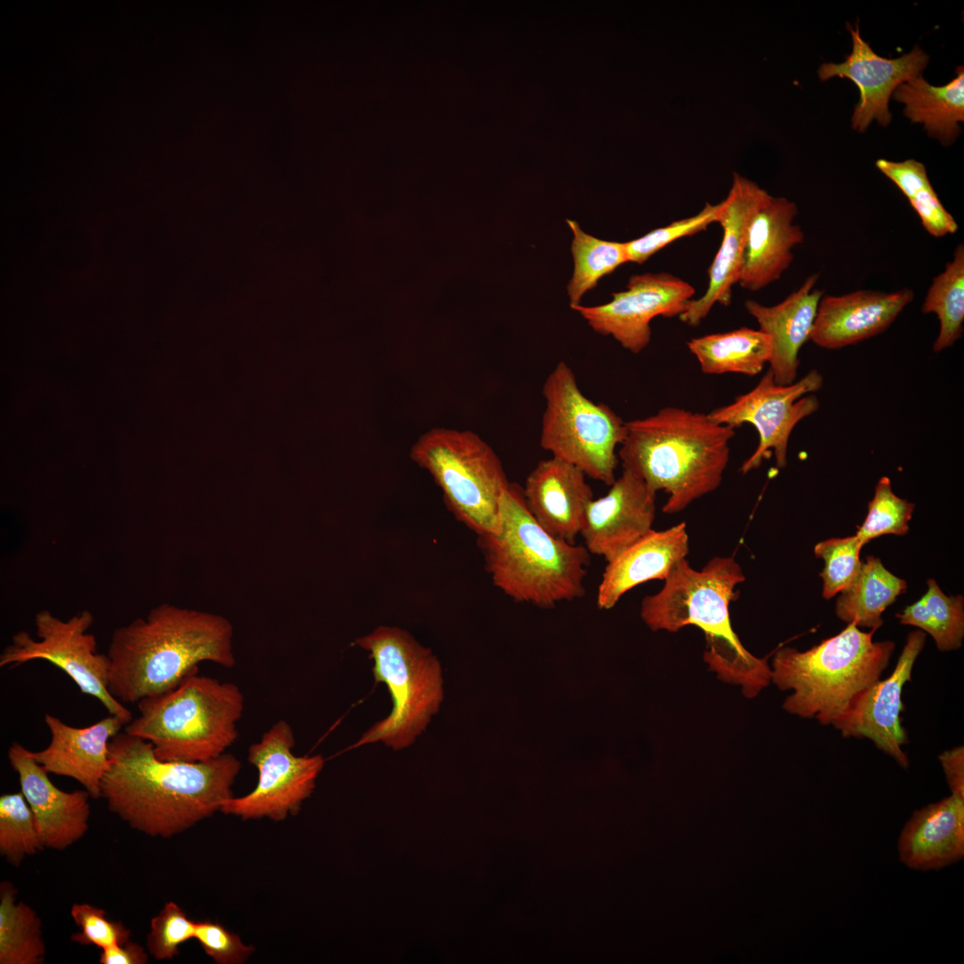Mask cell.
Listing matches in <instances>:
<instances>
[{"label": "cell", "instance_id": "cell-1", "mask_svg": "<svg viewBox=\"0 0 964 964\" xmlns=\"http://www.w3.org/2000/svg\"><path fill=\"white\" fill-rule=\"evenodd\" d=\"M101 784L109 810L130 827L169 838L220 810L241 769L230 753L205 761L158 759L151 744L119 732L109 744Z\"/></svg>", "mask_w": 964, "mask_h": 964}, {"label": "cell", "instance_id": "cell-2", "mask_svg": "<svg viewBox=\"0 0 964 964\" xmlns=\"http://www.w3.org/2000/svg\"><path fill=\"white\" fill-rule=\"evenodd\" d=\"M233 627L224 617L168 603L117 627L111 637L109 692L123 704L177 687L211 661L236 664Z\"/></svg>", "mask_w": 964, "mask_h": 964}, {"label": "cell", "instance_id": "cell-3", "mask_svg": "<svg viewBox=\"0 0 964 964\" xmlns=\"http://www.w3.org/2000/svg\"><path fill=\"white\" fill-rule=\"evenodd\" d=\"M626 428L618 449L623 470L653 492L669 494L664 513L685 510L721 484L735 432L708 413L666 406L648 417L626 421Z\"/></svg>", "mask_w": 964, "mask_h": 964}, {"label": "cell", "instance_id": "cell-4", "mask_svg": "<svg viewBox=\"0 0 964 964\" xmlns=\"http://www.w3.org/2000/svg\"><path fill=\"white\" fill-rule=\"evenodd\" d=\"M744 580L733 557H713L701 570L685 559L660 591L642 600L640 614L652 631L677 632L689 625L701 628L711 669L721 680L741 686L743 694H752L767 683L770 669L766 658L744 648L731 625L729 605L736 598V586Z\"/></svg>", "mask_w": 964, "mask_h": 964}, {"label": "cell", "instance_id": "cell-5", "mask_svg": "<svg viewBox=\"0 0 964 964\" xmlns=\"http://www.w3.org/2000/svg\"><path fill=\"white\" fill-rule=\"evenodd\" d=\"M478 544L494 586L516 602L550 608L586 594L591 553L544 530L518 484L511 483L502 497L494 531L478 536Z\"/></svg>", "mask_w": 964, "mask_h": 964}, {"label": "cell", "instance_id": "cell-6", "mask_svg": "<svg viewBox=\"0 0 964 964\" xmlns=\"http://www.w3.org/2000/svg\"><path fill=\"white\" fill-rule=\"evenodd\" d=\"M876 631L864 632L849 623L809 650L778 649L772 660L771 681L780 690H793L784 710L832 725L851 700L879 680L889 665L895 644L873 641Z\"/></svg>", "mask_w": 964, "mask_h": 964}, {"label": "cell", "instance_id": "cell-7", "mask_svg": "<svg viewBox=\"0 0 964 964\" xmlns=\"http://www.w3.org/2000/svg\"><path fill=\"white\" fill-rule=\"evenodd\" d=\"M244 704L236 684L197 673L167 693L140 700L138 715L124 732L149 742L162 760L205 761L235 743Z\"/></svg>", "mask_w": 964, "mask_h": 964}, {"label": "cell", "instance_id": "cell-8", "mask_svg": "<svg viewBox=\"0 0 964 964\" xmlns=\"http://www.w3.org/2000/svg\"><path fill=\"white\" fill-rule=\"evenodd\" d=\"M370 653L376 682L391 695L392 711L375 723L350 749L381 742L395 751L411 745L426 730L444 699L443 673L438 659L407 631L380 626L355 640Z\"/></svg>", "mask_w": 964, "mask_h": 964}, {"label": "cell", "instance_id": "cell-9", "mask_svg": "<svg viewBox=\"0 0 964 964\" xmlns=\"http://www.w3.org/2000/svg\"><path fill=\"white\" fill-rule=\"evenodd\" d=\"M411 458L432 476L458 521L478 536L494 531L511 482L498 455L478 435L433 428L414 444Z\"/></svg>", "mask_w": 964, "mask_h": 964}, {"label": "cell", "instance_id": "cell-10", "mask_svg": "<svg viewBox=\"0 0 964 964\" xmlns=\"http://www.w3.org/2000/svg\"><path fill=\"white\" fill-rule=\"evenodd\" d=\"M542 394L545 409L541 447L579 468L587 478L611 486L616 479L617 449L626 436V421L607 404L587 398L564 362L547 376Z\"/></svg>", "mask_w": 964, "mask_h": 964}, {"label": "cell", "instance_id": "cell-11", "mask_svg": "<svg viewBox=\"0 0 964 964\" xmlns=\"http://www.w3.org/2000/svg\"><path fill=\"white\" fill-rule=\"evenodd\" d=\"M93 622V614L87 610L66 620L47 610L40 611L35 616L37 639L24 630L14 634L0 654V667H18L35 660L49 661L67 674L81 693L97 699L109 714L127 725L132 713L109 692L110 660L107 653L97 651L96 636L87 632Z\"/></svg>", "mask_w": 964, "mask_h": 964}, {"label": "cell", "instance_id": "cell-12", "mask_svg": "<svg viewBox=\"0 0 964 964\" xmlns=\"http://www.w3.org/2000/svg\"><path fill=\"white\" fill-rule=\"evenodd\" d=\"M295 744L290 724L284 719L274 723L248 748L247 760L258 770L256 786L244 796L227 800L220 811L244 820L281 821L297 814L312 794L325 760L320 754L295 755Z\"/></svg>", "mask_w": 964, "mask_h": 964}, {"label": "cell", "instance_id": "cell-13", "mask_svg": "<svg viewBox=\"0 0 964 964\" xmlns=\"http://www.w3.org/2000/svg\"><path fill=\"white\" fill-rule=\"evenodd\" d=\"M823 386V377L817 370L790 385L775 382L769 370L749 392L738 395L723 406L713 409L709 417L732 428L748 423L758 432L755 451L742 463L740 471L746 474L758 469L762 461L774 453L778 468L787 463L789 438L796 425L819 408V401L811 393Z\"/></svg>", "mask_w": 964, "mask_h": 964}, {"label": "cell", "instance_id": "cell-14", "mask_svg": "<svg viewBox=\"0 0 964 964\" xmlns=\"http://www.w3.org/2000/svg\"><path fill=\"white\" fill-rule=\"evenodd\" d=\"M694 288L672 274L645 273L630 277L627 290L596 306L572 307L597 333L611 336L620 345L639 353L650 343V323L657 316H679L693 299Z\"/></svg>", "mask_w": 964, "mask_h": 964}, {"label": "cell", "instance_id": "cell-15", "mask_svg": "<svg viewBox=\"0 0 964 964\" xmlns=\"http://www.w3.org/2000/svg\"><path fill=\"white\" fill-rule=\"evenodd\" d=\"M926 638L922 630L909 633L891 675L857 694L832 723L844 738L869 739L905 769L910 761L902 749L909 742L901 719L904 711L902 692L906 683L911 680L915 661Z\"/></svg>", "mask_w": 964, "mask_h": 964}, {"label": "cell", "instance_id": "cell-16", "mask_svg": "<svg viewBox=\"0 0 964 964\" xmlns=\"http://www.w3.org/2000/svg\"><path fill=\"white\" fill-rule=\"evenodd\" d=\"M852 52L839 63L823 62L818 75L821 81L833 77L851 79L860 91V100L852 117L854 129L864 132L876 120L887 126L892 120L889 99L903 82L922 75L929 57L919 47L898 58L879 56L860 36L859 27L850 29Z\"/></svg>", "mask_w": 964, "mask_h": 964}, {"label": "cell", "instance_id": "cell-17", "mask_svg": "<svg viewBox=\"0 0 964 964\" xmlns=\"http://www.w3.org/2000/svg\"><path fill=\"white\" fill-rule=\"evenodd\" d=\"M653 492L642 479L623 470L607 494L587 506L580 536L591 554L606 562L652 529Z\"/></svg>", "mask_w": 964, "mask_h": 964}, {"label": "cell", "instance_id": "cell-18", "mask_svg": "<svg viewBox=\"0 0 964 964\" xmlns=\"http://www.w3.org/2000/svg\"><path fill=\"white\" fill-rule=\"evenodd\" d=\"M767 194L755 182L734 173L731 188L721 202L717 219L723 236L708 270V287L701 297L687 303L686 311L678 316L682 322L696 327L716 303L731 304L732 289L737 283L748 227Z\"/></svg>", "mask_w": 964, "mask_h": 964}, {"label": "cell", "instance_id": "cell-19", "mask_svg": "<svg viewBox=\"0 0 964 964\" xmlns=\"http://www.w3.org/2000/svg\"><path fill=\"white\" fill-rule=\"evenodd\" d=\"M7 757L34 814L44 847L64 850L81 839L88 829L89 794L85 789L65 792L55 786L20 743H12Z\"/></svg>", "mask_w": 964, "mask_h": 964}, {"label": "cell", "instance_id": "cell-20", "mask_svg": "<svg viewBox=\"0 0 964 964\" xmlns=\"http://www.w3.org/2000/svg\"><path fill=\"white\" fill-rule=\"evenodd\" d=\"M913 298L910 288L823 295L810 340L821 348L835 350L868 339L887 329Z\"/></svg>", "mask_w": 964, "mask_h": 964}, {"label": "cell", "instance_id": "cell-21", "mask_svg": "<svg viewBox=\"0 0 964 964\" xmlns=\"http://www.w3.org/2000/svg\"><path fill=\"white\" fill-rule=\"evenodd\" d=\"M51 739L43 750L31 752L33 759L48 773L79 782L91 798L101 797L102 780L110 767L109 744L125 726L109 716L85 727H76L46 713Z\"/></svg>", "mask_w": 964, "mask_h": 964}, {"label": "cell", "instance_id": "cell-22", "mask_svg": "<svg viewBox=\"0 0 964 964\" xmlns=\"http://www.w3.org/2000/svg\"><path fill=\"white\" fill-rule=\"evenodd\" d=\"M798 207L785 197L765 195L748 227L737 284L759 291L778 280L790 267L794 246L804 233L794 223Z\"/></svg>", "mask_w": 964, "mask_h": 964}, {"label": "cell", "instance_id": "cell-23", "mask_svg": "<svg viewBox=\"0 0 964 964\" xmlns=\"http://www.w3.org/2000/svg\"><path fill=\"white\" fill-rule=\"evenodd\" d=\"M578 467L550 457L540 461L522 486L525 504L535 520L552 536L576 543L594 493Z\"/></svg>", "mask_w": 964, "mask_h": 964}, {"label": "cell", "instance_id": "cell-24", "mask_svg": "<svg viewBox=\"0 0 964 964\" xmlns=\"http://www.w3.org/2000/svg\"><path fill=\"white\" fill-rule=\"evenodd\" d=\"M819 274L806 278L801 287L781 303L767 306L747 300L744 307L758 322L761 332L771 344L768 363L776 383L795 382L800 365L799 352L810 340L818 306L824 291L816 288Z\"/></svg>", "mask_w": 964, "mask_h": 964}, {"label": "cell", "instance_id": "cell-25", "mask_svg": "<svg viewBox=\"0 0 964 964\" xmlns=\"http://www.w3.org/2000/svg\"><path fill=\"white\" fill-rule=\"evenodd\" d=\"M688 553L686 523L660 531L651 529L607 561L597 589V606L611 609L634 587L650 580H665Z\"/></svg>", "mask_w": 964, "mask_h": 964}, {"label": "cell", "instance_id": "cell-26", "mask_svg": "<svg viewBox=\"0 0 964 964\" xmlns=\"http://www.w3.org/2000/svg\"><path fill=\"white\" fill-rule=\"evenodd\" d=\"M900 860L917 870L940 869L964 855V798L952 794L913 812L898 841Z\"/></svg>", "mask_w": 964, "mask_h": 964}, {"label": "cell", "instance_id": "cell-27", "mask_svg": "<svg viewBox=\"0 0 964 964\" xmlns=\"http://www.w3.org/2000/svg\"><path fill=\"white\" fill-rule=\"evenodd\" d=\"M893 98L905 105L903 112L912 122L922 123L927 134L943 145H951L960 133L964 120V69L959 66L948 84L933 86L922 75L899 85Z\"/></svg>", "mask_w": 964, "mask_h": 964}, {"label": "cell", "instance_id": "cell-28", "mask_svg": "<svg viewBox=\"0 0 964 964\" xmlns=\"http://www.w3.org/2000/svg\"><path fill=\"white\" fill-rule=\"evenodd\" d=\"M705 374L738 373L755 376L769 362V337L759 329L740 328L694 337L686 343Z\"/></svg>", "mask_w": 964, "mask_h": 964}, {"label": "cell", "instance_id": "cell-29", "mask_svg": "<svg viewBox=\"0 0 964 964\" xmlns=\"http://www.w3.org/2000/svg\"><path fill=\"white\" fill-rule=\"evenodd\" d=\"M906 589V581L889 571L879 558L867 556L855 579L840 592L835 614L847 624L877 630L885 610Z\"/></svg>", "mask_w": 964, "mask_h": 964}, {"label": "cell", "instance_id": "cell-30", "mask_svg": "<svg viewBox=\"0 0 964 964\" xmlns=\"http://www.w3.org/2000/svg\"><path fill=\"white\" fill-rule=\"evenodd\" d=\"M17 890L8 881L0 885V963L41 964L46 946L41 920L23 902H16Z\"/></svg>", "mask_w": 964, "mask_h": 964}, {"label": "cell", "instance_id": "cell-31", "mask_svg": "<svg viewBox=\"0 0 964 964\" xmlns=\"http://www.w3.org/2000/svg\"><path fill=\"white\" fill-rule=\"evenodd\" d=\"M876 166L905 195L929 235L942 237L956 233L958 223L940 201L922 162L878 159Z\"/></svg>", "mask_w": 964, "mask_h": 964}, {"label": "cell", "instance_id": "cell-32", "mask_svg": "<svg viewBox=\"0 0 964 964\" xmlns=\"http://www.w3.org/2000/svg\"><path fill=\"white\" fill-rule=\"evenodd\" d=\"M927 593L896 617L900 623L929 634L941 652L959 649L964 638V600L961 594L948 596L937 583L927 580Z\"/></svg>", "mask_w": 964, "mask_h": 964}, {"label": "cell", "instance_id": "cell-33", "mask_svg": "<svg viewBox=\"0 0 964 964\" xmlns=\"http://www.w3.org/2000/svg\"><path fill=\"white\" fill-rule=\"evenodd\" d=\"M921 311L935 313L940 328L933 345L939 353L953 345L963 334L964 322V246L959 244L952 259L936 275L927 292Z\"/></svg>", "mask_w": 964, "mask_h": 964}, {"label": "cell", "instance_id": "cell-34", "mask_svg": "<svg viewBox=\"0 0 964 964\" xmlns=\"http://www.w3.org/2000/svg\"><path fill=\"white\" fill-rule=\"evenodd\" d=\"M566 221L574 235L571 243L574 271L567 287L572 308L580 303L582 296L600 278L627 262L628 258L625 243L599 239L585 233L577 221Z\"/></svg>", "mask_w": 964, "mask_h": 964}, {"label": "cell", "instance_id": "cell-35", "mask_svg": "<svg viewBox=\"0 0 964 964\" xmlns=\"http://www.w3.org/2000/svg\"><path fill=\"white\" fill-rule=\"evenodd\" d=\"M44 847L34 814L21 792L0 796V854L19 866Z\"/></svg>", "mask_w": 964, "mask_h": 964}, {"label": "cell", "instance_id": "cell-36", "mask_svg": "<svg viewBox=\"0 0 964 964\" xmlns=\"http://www.w3.org/2000/svg\"><path fill=\"white\" fill-rule=\"evenodd\" d=\"M914 508L912 503L893 493L888 477H881L868 504L867 516L855 536L862 545L884 535L903 536L909 530Z\"/></svg>", "mask_w": 964, "mask_h": 964}, {"label": "cell", "instance_id": "cell-37", "mask_svg": "<svg viewBox=\"0 0 964 964\" xmlns=\"http://www.w3.org/2000/svg\"><path fill=\"white\" fill-rule=\"evenodd\" d=\"M862 546L856 536L830 538L815 545L816 557L824 561L819 575L825 599L834 597L855 579L862 564L860 558Z\"/></svg>", "mask_w": 964, "mask_h": 964}, {"label": "cell", "instance_id": "cell-38", "mask_svg": "<svg viewBox=\"0 0 964 964\" xmlns=\"http://www.w3.org/2000/svg\"><path fill=\"white\" fill-rule=\"evenodd\" d=\"M720 209L721 202L717 204H706L695 215L676 220L641 237L625 242L628 262L642 264L670 243L704 230L710 224L717 222Z\"/></svg>", "mask_w": 964, "mask_h": 964}, {"label": "cell", "instance_id": "cell-39", "mask_svg": "<svg viewBox=\"0 0 964 964\" xmlns=\"http://www.w3.org/2000/svg\"><path fill=\"white\" fill-rule=\"evenodd\" d=\"M195 926L177 903L167 902L151 920L148 952L157 960L173 959L179 953V947L195 937Z\"/></svg>", "mask_w": 964, "mask_h": 964}, {"label": "cell", "instance_id": "cell-40", "mask_svg": "<svg viewBox=\"0 0 964 964\" xmlns=\"http://www.w3.org/2000/svg\"><path fill=\"white\" fill-rule=\"evenodd\" d=\"M71 918L79 932L71 935V941L81 945L98 948L123 944L129 941L131 932L122 923L106 917L104 910L88 903H75L71 910Z\"/></svg>", "mask_w": 964, "mask_h": 964}, {"label": "cell", "instance_id": "cell-41", "mask_svg": "<svg viewBox=\"0 0 964 964\" xmlns=\"http://www.w3.org/2000/svg\"><path fill=\"white\" fill-rule=\"evenodd\" d=\"M194 938L218 964L244 963L254 952L253 946L245 944L237 935L217 922H196Z\"/></svg>", "mask_w": 964, "mask_h": 964}, {"label": "cell", "instance_id": "cell-42", "mask_svg": "<svg viewBox=\"0 0 964 964\" xmlns=\"http://www.w3.org/2000/svg\"><path fill=\"white\" fill-rule=\"evenodd\" d=\"M952 794L964 798V747L960 745L939 755Z\"/></svg>", "mask_w": 964, "mask_h": 964}, {"label": "cell", "instance_id": "cell-43", "mask_svg": "<svg viewBox=\"0 0 964 964\" xmlns=\"http://www.w3.org/2000/svg\"><path fill=\"white\" fill-rule=\"evenodd\" d=\"M99 962L102 964H145L148 954L137 943L128 941L123 944H115L102 949Z\"/></svg>", "mask_w": 964, "mask_h": 964}]
</instances>
